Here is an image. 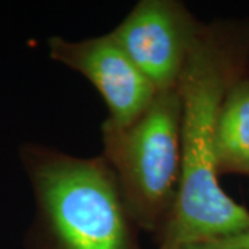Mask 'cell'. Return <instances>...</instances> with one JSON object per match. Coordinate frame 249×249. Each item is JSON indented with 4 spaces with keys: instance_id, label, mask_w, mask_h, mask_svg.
Wrapping results in <instances>:
<instances>
[{
    "instance_id": "cell-1",
    "label": "cell",
    "mask_w": 249,
    "mask_h": 249,
    "mask_svg": "<svg viewBox=\"0 0 249 249\" xmlns=\"http://www.w3.org/2000/svg\"><path fill=\"white\" fill-rule=\"evenodd\" d=\"M248 75L249 17L202 21L178 83L183 144L180 194L155 249H176L249 229V209L224 191L213 158L224 97Z\"/></svg>"
},
{
    "instance_id": "cell-2",
    "label": "cell",
    "mask_w": 249,
    "mask_h": 249,
    "mask_svg": "<svg viewBox=\"0 0 249 249\" xmlns=\"http://www.w3.org/2000/svg\"><path fill=\"white\" fill-rule=\"evenodd\" d=\"M18 160L34 198L24 249H142L140 229L103 155L78 157L25 142Z\"/></svg>"
},
{
    "instance_id": "cell-3",
    "label": "cell",
    "mask_w": 249,
    "mask_h": 249,
    "mask_svg": "<svg viewBox=\"0 0 249 249\" xmlns=\"http://www.w3.org/2000/svg\"><path fill=\"white\" fill-rule=\"evenodd\" d=\"M103 158L140 231L157 241L178 205L181 173V98L176 89L157 91L150 107L126 126L104 119Z\"/></svg>"
},
{
    "instance_id": "cell-4",
    "label": "cell",
    "mask_w": 249,
    "mask_h": 249,
    "mask_svg": "<svg viewBox=\"0 0 249 249\" xmlns=\"http://www.w3.org/2000/svg\"><path fill=\"white\" fill-rule=\"evenodd\" d=\"M201 25L180 0H140L111 34L162 91L178 88Z\"/></svg>"
},
{
    "instance_id": "cell-5",
    "label": "cell",
    "mask_w": 249,
    "mask_h": 249,
    "mask_svg": "<svg viewBox=\"0 0 249 249\" xmlns=\"http://www.w3.org/2000/svg\"><path fill=\"white\" fill-rule=\"evenodd\" d=\"M49 57L80 73L103 97L112 124L126 126L150 107L158 90L126 54L111 32L71 40L62 36L47 39Z\"/></svg>"
},
{
    "instance_id": "cell-6",
    "label": "cell",
    "mask_w": 249,
    "mask_h": 249,
    "mask_svg": "<svg viewBox=\"0 0 249 249\" xmlns=\"http://www.w3.org/2000/svg\"><path fill=\"white\" fill-rule=\"evenodd\" d=\"M213 158L219 178H249V75L235 82L224 97L214 130Z\"/></svg>"
},
{
    "instance_id": "cell-7",
    "label": "cell",
    "mask_w": 249,
    "mask_h": 249,
    "mask_svg": "<svg viewBox=\"0 0 249 249\" xmlns=\"http://www.w3.org/2000/svg\"><path fill=\"white\" fill-rule=\"evenodd\" d=\"M176 249H249V229L223 238L188 244Z\"/></svg>"
}]
</instances>
